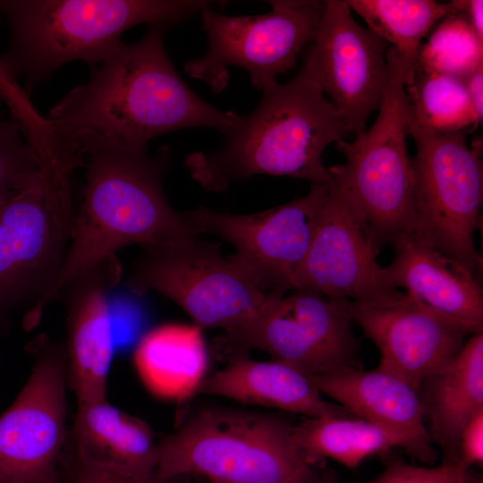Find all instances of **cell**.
I'll return each mask as SVG.
<instances>
[{"instance_id": "cell-19", "label": "cell", "mask_w": 483, "mask_h": 483, "mask_svg": "<svg viewBox=\"0 0 483 483\" xmlns=\"http://www.w3.org/2000/svg\"><path fill=\"white\" fill-rule=\"evenodd\" d=\"M309 378L322 395L390 434L412 458L427 464L437 459L419 392L404 380L377 368Z\"/></svg>"}, {"instance_id": "cell-12", "label": "cell", "mask_w": 483, "mask_h": 483, "mask_svg": "<svg viewBox=\"0 0 483 483\" xmlns=\"http://www.w3.org/2000/svg\"><path fill=\"white\" fill-rule=\"evenodd\" d=\"M352 309L348 299L294 289L272 297L231 352L259 349L309 377L360 369Z\"/></svg>"}, {"instance_id": "cell-26", "label": "cell", "mask_w": 483, "mask_h": 483, "mask_svg": "<svg viewBox=\"0 0 483 483\" xmlns=\"http://www.w3.org/2000/svg\"><path fill=\"white\" fill-rule=\"evenodd\" d=\"M405 86L408 125L436 133L472 131L481 120L464 80L416 70Z\"/></svg>"}, {"instance_id": "cell-14", "label": "cell", "mask_w": 483, "mask_h": 483, "mask_svg": "<svg viewBox=\"0 0 483 483\" xmlns=\"http://www.w3.org/2000/svg\"><path fill=\"white\" fill-rule=\"evenodd\" d=\"M303 63L356 137L378 110L389 76L388 44L355 21L346 1H325Z\"/></svg>"}, {"instance_id": "cell-28", "label": "cell", "mask_w": 483, "mask_h": 483, "mask_svg": "<svg viewBox=\"0 0 483 483\" xmlns=\"http://www.w3.org/2000/svg\"><path fill=\"white\" fill-rule=\"evenodd\" d=\"M38 170L36 155L19 126L0 115V201L25 185Z\"/></svg>"}, {"instance_id": "cell-7", "label": "cell", "mask_w": 483, "mask_h": 483, "mask_svg": "<svg viewBox=\"0 0 483 483\" xmlns=\"http://www.w3.org/2000/svg\"><path fill=\"white\" fill-rule=\"evenodd\" d=\"M125 282L137 294L159 292L178 304L203 328H221L233 347L250 329L268 301L218 244L198 236L142 247Z\"/></svg>"}, {"instance_id": "cell-30", "label": "cell", "mask_w": 483, "mask_h": 483, "mask_svg": "<svg viewBox=\"0 0 483 483\" xmlns=\"http://www.w3.org/2000/svg\"><path fill=\"white\" fill-rule=\"evenodd\" d=\"M156 471L142 473L129 470L92 463L76 457L72 483H172Z\"/></svg>"}, {"instance_id": "cell-21", "label": "cell", "mask_w": 483, "mask_h": 483, "mask_svg": "<svg viewBox=\"0 0 483 483\" xmlns=\"http://www.w3.org/2000/svg\"><path fill=\"white\" fill-rule=\"evenodd\" d=\"M418 392L442 462L459 463L460 433L483 411V331L470 335L448 363L423 380Z\"/></svg>"}, {"instance_id": "cell-13", "label": "cell", "mask_w": 483, "mask_h": 483, "mask_svg": "<svg viewBox=\"0 0 483 483\" xmlns=\"http://www.w3.org/2000/svg\"><path fill=\"white\" fill-rule=\"evenodd\" d=\"M36 364L0 416V483H55L66 444L64 346L38 344Z\"/></svg>"}, {"instance_id": "cell-34", "label": "cell", "mask_w": 483, "mask_h": 483, "mask_svg": "<svg viewBox=\"0 0 483 483\" xmlns=\"http://www.w3.org/2000/svg\"><path fill=\"white\" fill-rule=\"evenodd\" d=\"M321 483H339L337 477L333 470H323V477Z\"/></svg>"}, {"instance_id": "cell-11", "label": "cell", "mask_w": 483, "mask_h": 483, "mask_svg": "<svg viewBox=\"0 0 483 483\" xmlns=\"http://www.w3.org/2000/svg\"><path fill=\"white\" fill-rule=\"evenodd\" d=\"M327 197L312 184L308 194L252 214L223 213L201 207L182 212L193 233H211L235 248L229 259L265 293L282 297L293 290Z\"/></svg>"}, {"instance_id": "cell-1", "label": "cell", "mask_w": 483, "mask_h": 483, "mask_svg": "<svg viewBox=\"0 0 483 483\" xmlns=\"http://www.w3.org/2000/svg\"><path fill=\"white\" fill-rule=\"evenodd\" d=\"M165 25H149L137 42H120L87 82L71 89L49 111L64 136L114 140L143 149L153 138L190 127H210L224 135L242 116L219 110L196 95L172 64L164 45Z\"/></svg>"}, {"instance_id": "cell-3", "label": "cell", "mask_w": 483, "mask_h": 483, "mask_svg": "<svg viewBox=\"0 0 483 483\" xmlns=\"http://www.w3.org/2000/svg\"><path fill=\"white\" fill-rule=\"evenodd\" d=\"M260 101L212 153L185 157L191 177L205 190L223 192L256 174L289 176L328 188L325 149L348 131L335 106L303 63L289 81L263 89Z\"/></svg>"}, {"instance_id": "cell-32", "label": "cell", "mask_w": 483, "mask_h": 483, "mask_svg": "<svg viewBox=\"0 0 483 483\" xmlns=\"http://www.w3.org/2000/svg\"><path fill=\"white\" fill-rule=\"evenodd\" d=\"M466 84L471 103L480 120L483 114V67L471 73L466 80Z\"/></svg>"}, {"instance_id": "cell-18", "label": "cell", "mask_w": 483, "mask_h": 483, "mask_svg": "<svg viewBox=\"0 0 483 483\" xmlns=\"http://www.w3.org/2000/svg\"><path fill=\"white\" fill-rule=\"evenodd\" d=\"M390 246L394 258L384 273L392 287L470 335L483 331L479 276L419 236L403 235Z\"/></svg>"}, {"instance_id": "cell-8", "label": "cell", "mask_w": 483, "mask_h": 483, "mask_svg": "<svg viewBox=\"0 0 483 483\" xmlns=\"http://www.w3.org/2000/svg\"><path fill=\"white\" fill-rule=\"evenodd\" d=\"M71 179L38 168L25 185L0 201V322L29 305L22 326L37 325L38 307L55 282L71 241L75 215Z\"/></svg>"}, {"instance_id": "cell-17", "label": "cell", "mask_w": 483, "mask_h": 483, "mask_svg": "<svg viewBox=\"0 0 483 483\" xmlns=\"http://www.w3.org/2000/svg\"><path fill=\"white\" fill-rule=\"evenodd\" d=\"M122 276L116 255L98 262L58 293L66 307L67 383L78 403L106 399L114 355L109 294Z\"/></svg>"}, {"instance_id": "cell-29", "label": "cell", "mask_w": 483, "mask_h": 483, "mask_svg": "<svg viewBox=\"0 0 483 483\" xmlns=\"http://www.w3.org/2000/svg\"><path fill=\"white\" fill-rule=\"evenodd\" d=\"M361 483H482L479 475L460 463L416 466L392 461L376 477Z\"/></svg>"}, {"instance_id": "cell-2", "label": "cell", "mask_w": 483, "mask_h": 483, "mask_svg": "<svg viewBox=\"0 0 483 483\" xmlns=\"http://www.w3.org/2000/svg\"><path fill=\"white\" fill-rule=\"evenodd\" d=\"M74 142L89 155L82 203L62 268L38 307V321L69 282L118 250L198 236L172 208L164 191L168 147L148 156L143 149L106 138L90 136Z\"/></svg>"}, {"instance_id": "cell-5", "label": "cell", "mask_w": 483, "mask_h": 483, "mask_svg": "<svg viewBox=\"0 0 483 483\" xmlns=\"http://www.w3.org/2000/svg\"><path fill=\"white\" fill-rule=\"evenodd\" d=\"M294 424L276 415L206 406L157 444L156 473L199 475L210 483H321L323 470L293 441Z\"/></svg>"}, {"instance_id": "cell-27", "label": "cell", "mask_w": 483, "mask_h": 483, "mask_svg": "<svg viewBox=\"0 0 483 483\" xmlns=\"http://www.w3.org/2000/svg\"><path fill=\"white\" fill-rule=\"evenodd\" d=\"M481 67L483 41L462 12L445 17L428 40L420 44L415 71L436 72L464 80Z\"/></svg>"}, {"instance_id": "cell-15", "label": "cell", "mask_w": 483, "mask_h": 483, "mask_svg": "<svg viewBox=\"0 0 483 483\" xmlns=\"http://www.w3.org/2000/svg\"><path fill=\"white\" fill-rule=\"evenodd\" d=\"M378 252L354 201L331 179L312 242L294 275L293 290L359 304L398 300L404 293L387 283L377 261Z\"/></svg>"}, {"instance_id": "cell-4", "label": "cell", "mask_w": 483, "mask_h": 483, "mask_svg": "<svg viewBox=\"0 0 483 483\" xmlns=\"http://www.w3.org/2000/svg\"><path fill=\"white\" fill-rule=\"evenodd\" d=\"M200 0H5L10 41L0 67L26 80L28 95L60 66L101 63L122 42L121 35L140 24L170 28L201 12Z\"/></svg>"}, {"instance_id": "cell-20", "label": "cell", "mask_w": 483, "mask_h": 483, "mask_svg": "<svg viewBox=\"0 0 483 483\" xmlns=\"http://www.w3.org/2000/svg\"><path fill=\"white\" fill-rule=\"evenodd\" d=\"M196 394L221 396L305 418L352 416L326 401L309 377L297 369L275 360H254L243 354L233 356L225 368L205 377Z\"/></svg>"}, {"instance_id": "cell-16", "label": "cell", "mask_w": 483, "mask_h": 483, "mask_svg": "<svg viewBox=\"0 0 483 483\" xmlns=\"http://www.w3.org/2000/svg\"><path fill=\"white\" fill-rule=\"evenodd\" d=\"M352 318L379 351L376 368L398 377L417 391L471 335L405 294L382 303L353 302Z\"/></svg>"}, {"instance_id": "cell-24", "label": "cell", "mask_w": 483, "mask_h": 483, "mask_svg": "<svg viewBox=\"0 0 483 483\" xmlns=\"http://www.w3.org/2000/svg\"><path fill=\"white\" fill-rule=\"evenodd\" d=\"M367 23L368 29L390 43L405 62L404 85L415 72L422 38L436 21L465 11L467 1L440 3L433 0H347Z\"/></svg>"}, {"instance_id": "cell-9", "label": "cell", "mask_w": 483, "mask_h": 483, "mask_svg": "<svg viewBox=\"0 0 483 483\" xmlns=\"http://www.w3.org/2000/svg\"><path fill=\"white\" fill-rule=\"evenodd\" d=\"M407 131L416 145L411 163L420 237L480 277L474 234L483 199L481 147L468 146L466 131L436 133L411 125Z\"/></svg>"}, {"instance_id": "cell-6", "label": "cell", "mask_w": 483, "mask_h": 483, "mask_svg": "<svg viewBox=\"0 0 483 483\" xmlns=\"http://www.w3.org/2000/svg\"><path fill=\"white\" fill-rule=\"evenodd\" d=\"M386 58L388 82L374 123L353 141H337L345 161L327 167L331 179L354 201L378 250L401 236H420L406 148L405 62L393 47Z\"/></svg>"}, {"instance_id": "cell-10", "label": "cell", "mask_w": 483, "mask_h": 483, "mask_svg": "<svg viewBox=\"0 0 483 483\" xmlns=\"http://www.w3.org/2000/svg\"><path fill=\"white\" fill-rule=\"evenodd\" d=\"M267 2L271 11L259 15H224L211 5L205 7L200 13L208 48L204 55L185 64L186 74L219 93L228 83L229 66L245 70L258 90L292 70L314 38L325 1Z\"/></svg>"}, {"instance_id": "cell-22", "label": "cell", "mask_w": 483, "mask_h": 483, "mask_svg": "<svg viewBox=\"0 0 483 483\" xmlns=\"http://www.w3.org/2000/svg\"><path fill=\"white\" fill-rule=\"evenodd\" d=\"M72 437L80 460L142 473L156 470L157 443L149 426L106 398L78 403Z\"/></svg>"}, {"instance_id": "cell-25", "label": "cell", "mask_w": 483, "mask_h": 483, "mask_svg": "<svg viewBox=\"0 0 483 483\" xmlns=\"http://www.w3.org/2000/svg\"><path fill=\"white\" fill-rule=\"evenodd\" d=\"M293 441L312 464L331 459L349 469L374 454L398 447L395 439L379 427L345 415L305 418L294 424Z\"/></svg>"}, {"instance_id": "cell-23", "label": "cell", "mask_w": 483, "mask_h": 483, "mask_svg": "<svg viewBox=\"0 0 483 483\" xmlns=\"http://www.w3.org/2000/svg\"><path fill=\"white\" fill-rule=\"evenodd\" d=\"M133 359L146 388L174 402L196 394L208 368L202 330L194 324H165L153 328L139 342Z\"/></svg>"}, {"instance_id": "cell-31", "label": "cell", "mask_w": 483, "mask_h": 483, "mask_svg": "<svg viewBox=\"0 0 483 483\" xmlns=\"http://www.w3.org/2000/svg\"><path fill=\"white\" fill-rule=\"evenodd\" d=\"M458 462L467 469L483 464V411L475 414L462 428L457 445Z\"/></svg>"}, {"instance_id": "cell-33", "label": "cell", "mask_w": 483, "mask_h": 483, "mask_svg": "<svg viewBox=\"0 0 483 483\" xmlns=\"http://www.w3.org/2000/svg\"><path fill=\"white\" fill-rule=\"evenodd\" d=\"M464 13H466L470 24L471 25L475 33L479 38L483 41V1H467Z\"/></svg>"}, {"instance_id": "cell-35", "label": "cell", "mask_w": 483, "mask_h": 483, "mask_svg": "<svg viewBox=\"0 0 483 483\" xmlns=\"http://www.w3.org/2000/svg\"><path fill=\"white\" fill-rule=\"evenodd\" d=\"M0 14H1V13H0Z\"/></svg>"}]
</instances>
